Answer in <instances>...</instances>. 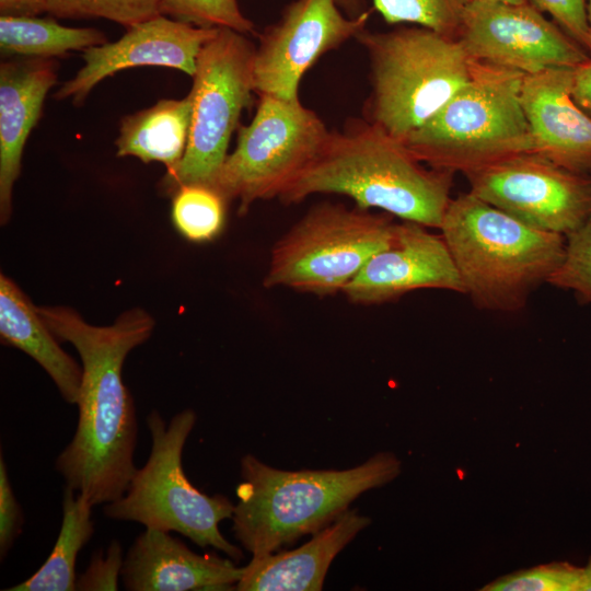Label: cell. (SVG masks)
I'll return each mask as SVG.
<instances>
[{
    "instance_id": "obj_13",
    "label": "cell",
    "mask_w": 591,
    "mask_h": 591,
    "mask_svg": "<svg viewBox=\"0 0 591 591\" xmlns=\"http://www.w3.org/2000/svg\"><path fill=\"white\" fill-rule=\"evenodd\" d=\"M456 39L470 58L524 74L576 68L591 56L530 2L472 0Z\"/></svg>"
},
{
    "instance_id": "obj_23",
    "label": "cell",
    "mask_w": 591,
    "mask_h": 591,
    "mask_svg": "<svg viewBox=\"0 0 591 591\" xmlns=\"http://www.w3.org/2000/svg\"><path fill=\"white\" fill-rule=\"evenodd\" d=\"M106 42L105 34L92 27H69L37 16H0V50L5 56L51 59Z\"/></svg>"
},
{
    "instance_id": "obj_30",
    "label": "cell",
    "mask_w": 591,
    "mask_h": 591,
    "mask_svg": "<svg viewBox=\"0 0 591 591\" xmlns=\"http://www.w3.org/2000/svg\"><path fill=\"white\" fill-rule=\"evenodd\" d=\"M541 12L552 15L554 22L591 55V35L587 0H529Z\"/></svg>"
},
{
    "instance_id": "obj_2",
    "label": "cell",
    "mask_w": 591,
    "mask_h": 591,
    "mask_svg": "<svg viewBox=\"0 0 591 591\" xmlns=\"http://www.w3.org/2000/svg\"><path fill=\"white\" fill-rule=\"evenodd\" d=\"M453 176L424 164L402 140L366 118H348L328 131L279 199L290 205L316 194L343 195L360 209L439 229L452 200Z\"/></svg>"
},
{
    "instance_id": "obj_34",
    "label": "cell",
    "mask_w": 591,
    "mask_h": 591,
    "mask_svg": "<svg viewBox=\"0 0 591 591\" xmlns=\"http://www.w3.org/2000/svg\"><path fill=\"white\" fill-rule=\"evenodd\" d=\"M47 12V0H0L1 15L37 16Z\"/></svg>"
},
{
    "instance_id": "obj_24",
    "label": "cell",
    "mask_w": 591,
    "mask_h": 591,
    "mask_svg": "<svg viewBox=\"0 0 591 591\" xmlns=\"http://www.w3.org/2000/svg\"><path fill=\"white\" fill-rule=\"evenodd\" d=\"M225 202L223 196L213 187L200 184L182 185L174 192L172 221L187 240L210 241L223 228Z\"/></svg>"
},
{
    "instance_id": "obj_32",
    "label": "cell",
    "mask_w": 591,
    "mask_h": 591,
    "mask_svg": "<svg viewBox=\"0 0 591 591\" xmlns=\"http://www.w3.org/2000/svg\"><path fill=\"white\" fill-rule=\"evenodd\" d=\"M23 512L10 484L7 464L0 456V556H7L22 533Z\"/></svg>"
},
{
    "instance_id": "obj_36",
    "label": "cell",
    "mask_w": 591,
    "mask_h": 591,
    "mask_svg": "<svg viewBox=\"0 0 591 591\" xmlns=\"http://www.w3.org/2000/svg\"><path fill=\"white\" fill-rule=\"evenodd\" d=\"M581 591H591V558L586 567H583V582Z\"/></svg>"
},
{
    "instance_id": "obj_29",
    "label": "cell",
    "mask_w": 591,
    "mask_h": 591,
    "mask_svg": "<svg viewBox=\"0 0 591 591\" xmlns=\"http://www.w3.org/2000/svg\"><path fill=\"white\" fill-rule=\"evenodd\" d=\"M583 567L552 563L495 580L484 591H581Z\"/></svg>"
},
{
    "instance_id": "obj_7",
    "label": "cell",
    "mask_w": 591,
    "mask_h": 591,
    "mask_svg": "<svg viewBox=\"0 0 591 591\" xmlns=\"http://www.w3.org/2000/svg\"><path fill=\"white\" fill-rule=\"evenodd\" d=\"M196 420L192 409L175 414L169 424L158 410L150 412L149 457L142 467L136 468L123 497L105 505L104 514L148 529L177 532L200 547L211 546L240 560L242 551L219 530V523L232 517L234 505L224 496L202 494L183 470L184 445Z\"/></svg>"
},
{
    "instance_id": "obj_6",
    "label": "cell",
    "mask_w": 591,
    "mask_h": 591,
    "mask_svg": "<svg viewBox=\"0 0 591 591\" xmlns=\"http://www.w3.org/2000/svg\"><path fill=\"white\" fill-rule=\"evenodd\" d=\"M356 39L370 68L363 118L402 141L470 80L472 59L462 44L430 28H364Z\"/></svg>"
},
{
    "instance_id": "obj_17",
    "label": "cell",
    "mask_w": 591,
    "mask_h": 591,
    "mask_svg": "<svg viewBox=\"0 0 591 591\" xmlns=\"http://www.w3.org/2000/svg\"><path fill=\"white\" fill-rule=\"evenodd\" d=\"M243 573L231 560L199 555L170 532L148 529L130 546L121 569L129 591L231 590Z\"/></svg>"
},
{
    "instance_id": "obj_16",
    "label": "cell",
    "mask_w": 591,
    "mask_h": 591,
    "mask_svg": "<svg viewBox=\"0 0 591 591\" xmlns=\"http://www.w3.org/2000/svg\"><path fill=\"white\" fill-rule=\"evenodd\" d=\"M575 68L525 74L521 104L533 138V152L580 174L591 173V116L572 96Z\"/></svg>"
},
{
    "instance_id": "obj_19",
    "label": "cell",
    "mask_w": 591,
    "mask_h": 591,
    "mask_svg": "<svg viewBox=\"0 0 591 591\" xmlns=\"http://www.w3.org/2000/svg\"><path fill=\"white\" fill-rule=\"evenodd\" d=\"M370 522V518L360 514L358 510L348 509L332 523L314 533L308 543L293 551L253 555L252 560L243 567V573L235 590H322L333 559Z\"/></svg>"
},
{
    "instance_id": "obj_1",
    "label": "cell",
    "mask_w": 591,
    "mask_h": 591,
    "mask_svg": "<svg viewBox=\"0 0 591 591\" xmlns=\"http://www.w3.org/2000/svg\"><path fill=\"white\" fill-rule=\"evenodd\" d=\"M37 311L58 339L74 346L82 361L78 425L56 459V471L93 506L113 502L123 497L136 471L138 421L123 366L151 336L154 321L141 309L123 313L109 326L91 325L68 306L44 305Z\"/></svg>"
},
{
    "instance_id": "obj_28",
    "label": "cell",
    "mask_w": 591,
    "mask_h": 591,
    "mask_svg": "<svg viewBox=\"0 0 591 591\" xmlns=\"http://www.w3.org/2000/svg\"><path fill=\"white\" fill-rule=\"evenodd\" d=\"M547 283L571 290L580 300L591 303V216L566 235L563 259Z\"/></svg>"
},
{
    "instance_id": "obj_12",
    "label": "cell",
    "mask_w": 591,
    "mask_h": 591,
    "mask_svg": "<svg viewBox=\"0 0 591 591\" xmlns=\"http://www.w3.org/2000/svg\"><path fill=\"white\" fill-rule=\"evenodd\" d=\"M370 11L348 16L335 0H296L259 35L254 58V90L286 101L299 99L305 73L325 54L366 28Z\"/></svg>"
},
{
    "instance_id": "obj_5",
    "label": "cell",
    "mask_w": 591,
    "mask_h": 591,
    "mask_svg": "<svg viewBox=\"0 0 591 591\" xmlns=\"http://www.w3.org/2000/svg\"><path fill=\"white\" fill-rule=\"evenodd\" d=\"M524 76L472 59L467 83L403 142L424 164L465 176L510 157L533 152L521 104Z\"/></svg>"
},
{
    "instance_id": "obj_3",
    "label": "cell",
    "mask_w": 591,
    "mask_h": 591,
    "mask_svg": "<svg viewBox=\"0 0 591 591\" xmlns=\"http://www.w3.org/2000/svg\"><path fill=\"white\" fill-rule=\"evenodd\" d=\"M401 467L390 452L339 471H283L246 454L241 460L232 531L252 555L274 553L332 523L361 494L396 478Z\"/></svg>"
},
{
    "instance_id": "obj_18",
    "label": "cell",
    "mask_w": 591,
    "mask_h": 591,
    "mask_svg": "<svg viewBox=\"0 0 591 591\" xmlns=\"http://www.w3.org/2000/svg\"><path fill=\"white\" fill-rule=\"evenodd\" d=\"M50 58H16L0 66V218L12 212V192L25 142L38 121L48 91L57 82Z\"/></svg>"
},
{
    "instance_id": "obj_31",
    "label": "cell",
    "mask_w": 591,
    "mask_h": 591,
    "mask_svg": "<svg viewBox=\"0 0 591 591\" xmlns=\"http://www.w3.org/2000/svg\"><path fill=\"white\" fill-rule=\"evenodd\" d=\"M123 565L121 545L113 541L105 551L94 553L85 571L77 578L76 590H117Z\"/></svg>"
},
{
    "instance_id": "obj_37",
    "label": "cell",
    "mask_w": 591,
    "mask_h": 591,
    "mask_svg": "<svg viewBox=\"0 0 591 591\" xmlns=\"http://www.w3.org/2000/svg\"><path fill=\"white\" fill-rule=\"evenodd\" d=\"M474 1L499 2V3H508V4H521V3L529 2V0H474Z\"/></svg>"
},
{
    "instance_id": "obj_26",
    "label": "cell",
    "mask_w": 591,
    "mask_h": 591,
    "mask_svg": "<svg viewBox=\"0 0 591 591\" xmlns=\"http://www.w3.org/2000/svg\"><path fill=\"white\" fill-rule=\"evenodd\" d=\"M47 12L60 19L102 18L126 28L160 14L159 0H47Z\"/></svg>"
},
{
    "instance_id": "obj_11",
    "label": "cell",
    "mask_w": 591,
    "mask_h": 591,
    "mask_svg": "<svg viewBox=\"0 0 591 591\" xmlns=\"http://www.w3.org/2000/svg\"><path fill=\"white\" fill-rule=\"evenodd\" d=\"M470 193L544 231L567 235L591 216V176L524 152L465 176Z\"/></svg>"
},
{
    "instance_id": "obj_9",
    "label": "cell",
    "mask_w": 591,
    "mask_h": 591,
    "mask_svg": "<svg viewBox=\"0 0 591 591\" xmlns=\"http://www.w3.org/2000/svg\"><path fill=\"white\" fill-rule=\"evenodd\" d=\"M255 49L247 35L225 27H219L202 46L188 93L192 120L187 147L179 163L166 172L164 186L169 190L188 184L215 188L231 136L255 93Z\"/></svg>"
},
{
    "instance_id": "obj_22",
    "label": "cell",
    "mask_w": 591,
    "mask_h": 591,
    "mask_svg": "<svg viewBox=\"0 0 591 591\" xmlns=\"http://www.w3.org/2000/svg\"><path fill=\"white\" fill-rule=\"evenodd\" d=\"M93 507L83 494L66 486L61 528L50 555L33 576L5 591L76 590L77 556L94 533Z\"/></svg>"
},
{
    "instance_id": "obj_8",
    "label": "cell",
    "mask_w": 591,
    "mask_h": 591,
    "mask_svg": "<svg viewBox=\"0 0 591 591\" xmlns=\"http://www.w3.org/2000/svg\"><path fill=\"white\" fill-rule=\"evenodd\" d=\"M394 228L387 213L317 204L275 243L264 286L320 297L343 292L366 263L390 244Z\"/></svg>"
},
{
    "instance_id": "obj_27",
    "label": "cell",
    "mask_w": 591,
    "mask_h": 591,
    "mask_svg": "<svg viewBox=\"0 0 591 591\" xmlns=\"http://www.w3.org/2000/svg\"><path fill=\"white\" fill-rule=\"evenodd\" d=\"M160 14L201 27H225L242 34H256L237 0H159Z\"/></svg>"
},
{
    "instance_id": "obj_33",
    "label": "cell",
    "mask_w": 591,
    "mask_h": 591,
    "mask_svg": "<svg viewBox=\"0 0 591 591\" xmlns=\"http://www.w3.org/2000/svg\"><path fill=\"white\" fill-rule=\"evenodd\" d=\"M572 96L591 116V56L573 69Z\"/></svg>"
},
{
    "instance_id": "obj_14",
    "label": "cell",
    "mask_w": 591,
    "mask_h": 591,
    "mask_svg": "<svg viewBox=\"0 0 591 591\" xmlns=\"http://www.w3.org/2000/svg\"><path fill=\"white\" fill-rule=\"evenodd\" d=\"M218 30L159 14L127 28L116 42L83 50L84 65L72 79L61 84L54 97L58 101L70 97L73 104H82L105 78L141 66L173 68L193 77L202 46Z\"/></svg>"
},
{
    "instance_id": "obj_20",
    "label": "cell",
    "mask_w": 591,
    "mask_h": 591,
    "mask_svg": "<svg viewBox=\"0 0 591 591\" xmlns=\"http://www.w3.org/2000/svg\"><path fill=\"white\" fill-rule=\"evenodd\" d=\"M0 335L46 371L67 403H78L82 367L61 349L37 306L4 275L0 276Z\"/></svg>"
},
{
    "instance_id": "obj_25",
    "label": "cell",
    "mask_w": 591,
    "mask_h": 591,
    "mask_svg": "<svg viewBox=\"0 0 591 591\" xmlns=\"http://www.w3.org/2000/svg\"><path fill=\"white\" fill-rule=\"evenodd\" d=\"M387 24H410L456 38L472 0H371Z\"/></svg>"
},
{
    "instance_id": "obj_21",
    "label": "cell",
    "mask_w": 591,
    "mask_h": 591,
    "mask_svg": "<svg viewBox=\"0 0 591 591\" xmlns=\"http://www.w3.org/2000/svg\"><path fill=\"white\" fill-rule=\"evenodd\" d=\"M192 120L189 94L161 100L153 106L126 116L116 139L118 157H136L144 163L158 161L173 170L182 160Z\"/></svg>"
},
{
    "instance_id": "obj_35",
    "label": "cell",
    "mask_w": 591,
    "mask_h": 591,
    "mask_svg": "<svg viewBox=\"0 0 591 591\" xmlns=\"http://www.w3.org/2000/svg\"><path fill=\"white\" fill-rule=\"evenodd\" d=\"M338 7L351 18L358 16L364 12V0H335Z\"/></svg>"
},
{
    "instance_id": "obj_38",
    "label": "cell",
    "mask_w": 591,
    "mask_h": 591,
    "mask_svg": "<svg viewBox=\"0 0 591 591\" xmlns=\"http://www.w3.org/2000/svg\"><path fill=\"white\" fill-rule=\"evenodd\" d=\"M587 13H588L590 35H591V0H587Z\"/></svg>"
},
{
    "instance_id": "obj_10",
    "label": "cell",
    "mask_w": 591,
    "mask_h": 591,
    "mask_svg": "<svg viewBox=\"0 0 591 591\" xmlns=\"http://www.w3.org/2000/svg\"><path fill=\"white\" fill-rule=\"evenodd\" d=\"M328 131L300 99L258 95L255 114L239 128L236 147L228 153L215 188L227 201H239V215L256 201L279 198L315 158Z\"/></svg>"
},
{
    "instance_id": "obj_15",
    "label": "cell",
    "mask_w": 591,
    "mask_h": 591,
    "mask_svg": "<svg viewBox=\"0 0 591 591\" xmlns=\"http://www.w3.org/2000/svg\"><path fill=\"white\" fill-rule=\"evenodd\" d=\"M410 222L395 223L392 241L376 252L344 288L349 301L379 304L418 289L464 294V288L441 236Z\"/></svg>"
},
{
    "instance_id": "obj_39",
    "label": "cell",
    "mask_w": 591,
    "mask_h": 591,
    "mask_svg": "<svg viewBox=\"0 0 591 591\" xmlns=\"http://www.w3.org/2000/svg\"><path fill=\"white\" fill-rule=\"evenodd\" d=\"M590 176H591V173H590Z\"/></svg>"
},
{
    "instance_id": "obj_4",
    "label": "cell",
    "mask_w": 591,
    "mask_h": 591,
    "mask_svg": "<svg viewBox=\"0 0 591 591\" xmlns=\"http://www.w3.org/2000/svg\"><path fill=\"white\" fill-rule=\"evenodd\" d=\"M439 230L464 294L480 310H522L565 252V235L534 228L470 192L452 198Z\"/></svg>"
}]
</instances>
